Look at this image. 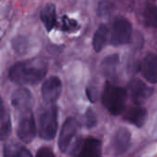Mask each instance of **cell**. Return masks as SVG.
I'll return each mask as SVG.
<instances>
[{
  "mask_svg": "<svg viewBox=\"0 0 157 157\" xmlns=\"http://www.w3.org/2000/svg\"><path fill=\"white\" fill-rule=\"evenodd\" d=\"M46 73L44 63L32 59L15 63L9 71V78L19 85H36L45 77Z\"/></svg>",
  "mask_w": 157,
  "mask_h": 157,
  "instance_id": "obj_1",
  "label": "cell"
},
{
  "mask_svg": "<svg viewBox=\"0 0 157 157\" xmlns=\"http://www.w3.org/2000/svg\"><path fill=\"white\" fill-rule=\"evenodd\" d=\"M127 91L111 83L105 85L102 94V103L112 115H120L126 107Z\"/></svg>",
  "mask_w": 157,
  "mask_h": 157,
  "instance_id": "obj_2",
  "label": "cell"
},
{
  "mask_svg": "<svg viewBox=\"0 0 157 157\" xmlns=\"http://www.w3.org/2000/svg\"><path fill=\"white\" fill-rule=\"evenodd\" d=\"M57 108L52 105L46 108L40 114L39 120V134L43 140H52L57 132Z\"/></svg>",
  "mask_w": 157,
  "mask_h": 157,
  "instance_id": "obj_3",
  "label": "cell"
},
{
  "mask_svg": "<svg viewBox=\"0 0 157 157\" xmlns=\"http://www.w3.org/2000/svg\"><path fill=\"white\" fill-rule=\"evenodd\" d=\"M132 34V26L129 19L123 17L115 18L112 24V31L110 42L114 46H121L127 44Z\"/></svg>",
  "mask_w": 157,
  "mask_h": 157,
  "instance_id": "obj_4",
  "label": "cell"
},
{
  "mask_svg": "<svg viewBox=\"0 0 157 157\" xmlns=\"http://www.w3.org/2000/svg\"><path fill=\"white\" fill-rule=\"evenodd\" d=\"M80 130V124L75 118H68L61 130L58 145L63 153H66L70 150L71 145L76 138Z\"/></svg>",
  "mask_w": 157,
  "mask_h": 157,
  "instance_id": "obj_5",
  "label": "cell"
},
{
  "mask_svg": "<svg viewBox=\"0 0 157 157\" xmlns=\"http://www.w3.org/2000/svg\"><path fill=\"white\" fill-rule=\"evenodd\" d=\"M36 124L30 110L24 111L17 126V136L21 142L29 144L36 136Z\"/></svg>",
  "mask_w": 157,
  "mask_h": 157,
  "instance_id": "obj_6",
  "label": "cell"
},
{
  "mask_svg": "<svg viewBox=\"0 0 157 157\" xmlns=\"http://www.w3.org/2000/svg\"><path fill=\"white\" fill-rule=\"evenodd\" d=\"M153 88L148 86L139 78H133L128 85V92L136 104H141L149 98L153 94Z\"/></svg>",
  "mask_w": 157,
  "mask_h": 157,
  "instance_id": "obj_7",
  "label": "cell"
},
{
  "mask_svg": "<svg viewBox=\"0 0 157 157\" xmlns=\"http://www.w3.org/2000/svg\"><path fill=\"white\" fill-rule=\"evenodd\" d=\"M132 135L126 128H120L112 137L110 148L112 154L115 155H121L125 154L131 146Z\"/></svg>",
  "mask_w": 157,
  "mask_h": 157,
  "instance_id": "obj_8",
  "label": "cell"
},
{
  "mask_svg": "<svg viewBox=\"0 0 157 157\" xmlns=\"http://www.w3.org/2000/svg\"><path fill=\"white\" fill-rule=\"evenodd\" d=\"M62 93V82L56 76L48 78L42 85L41 94L43 99L48 103L55 102Z\"/></svg>",
  "mask_w": 157,
  "mask_h": 157,
  "instance_id": "obj_9",
  "label": "cell"
},
{
  "mask_svg": "<svg viewBox=\"0 0 157 157\" xmlns=\"http://www.w3.org/2000/svg\"><path fill=\"white\" fill-rule=\"evenodd\" d=\"M75 152L77 157H101V142L96 138L88 137L78 144Z\"/></svg>",
  "mask_w": 157,
  "mask_h": 157,
  "instance_id": "obj_10",
  "label": "cell"
},
{
  "mask_svg": "<svg viewBox=\"0 0 157 157\" xmlns=\"http://www.w3.org/2000/svg\"><path fill=\"white\" fill-rule=\"evenodd\" d=\"M140 71L148 82L157 83V54H147L140 65Z\"/></svg>",
  "mask_w": 157,
  "mask_h": 157,
  "instance_id": "obj_11",
  "label": "cell"
},
{
  "mask_svg": "<svg viewBox=\"0 0 157 157\" xmlns=\"http://www.w3.org/2000/svg\"><path fill=\"white\" fill-rule=\"evenodd\" d=\"M11 102L14 108L18 110H22L23 112L29 110L32 104L31 93L26 88H17L12 94Z\"/></svg>",
  "mask_w": 157,
  "mask_h": 157,
  "instance_id": "obj_12",
  "label": "cell"
},
{
  "mask_svg": "<svg viewBox=\"0 0 157 157\" xmlns=\"http://www.w3.org/2000/svg\"><path fill=\"white\" fill-rule=\"evenodd\" d=\"M124 118L130 123L140 128L144 125L147 120V111L144 107L141 106L132 107L125 112Z\"/></svg>",
  "mask_w": 157,
  "mask_h": 157,
  "instance_id": "obj_13",
  "label": "cell"
},
{
  "mask_svg": "<svg viewBox=\"0 0 157 157\" xmlns=\"http://www.w3.org/2000/svg\"><path fill=\"white\" fill-rule=\"evenodd\" d=\"M120 63L118 54H111L107 56L100 65V71L103 75L109 79H115L117 76V68Z\"/></svg>",
  "mask_w": 157,
  "mask_h": 157,
  "instance_id": "obj_14",
  "label": "cell"
},
{
  "mask_svg": "<svg viewBox=\"0 0 157 157\" xmlns=\"http://www.w3.org/2000/svg\"><path fill=\"white\" fill-rule=\"evenodd\" d=\"M11 132V121L4 101L0 97V140H6Z\"/></svg>",
  "mask_w": 157,
  "mask_h": 157,
  "instance_id": "obj_15",
  "label": "cell"
},
{
  "mask_svg": "<svg viewBox=\"0 0 157 157\" xmlns=\"http://www.w3.org/2000/svg\"><path fill=\"white\" fill-rule=\"evenodd\" d=\"M40 19L46 29L51 31L56 24V8L53 4H47L40 11Z\"/></svg>",
  "mask_w": 157,
  "mask_h": 157,
  "instance_id": "obj_16",
  "label": "cell"
},
{
  "mask_svg": "<svg viewBox=\"0 0 157 157\" xmlns=\"http://www.w3.org/2000/svg\"><path fill=\"white\" fill-rule=\"evenodd\" d=\"M109 29L105 24H101L97 29L93 38V47L97 52H99L106 46L109 39Z\"/></svg>",
  "mask_w": 157,
  "mask_h": 157,
  "instance_id": "obj_17",
  "label": "cell"
},
{
  "mask_svg": "<svg viewBox=\"0 0 157 157\" xmlns=\"http://www.w3.org/2000/svg\"><path fill=\"white\" fill-rule=\"evenodd\" d=\"M5 157H32L29 151L18 144L11 143L5 146L4 148Z\"/></svg>",
  "mask_w": 157,
  "mask_h": 157,
  "instance_id": "obj_18",
  "label": "cell"
},
{
  "mask_svg": "<svg viewBox=\"0 0 157 157\" xmlns=\"http://www.w3.org/2000/svg\"><path fill=\"white\" fill-rule=\"evenodd\" d=\"M144 21L148 27H157V6L153 4H148L144 10Z\"/></svg>",
  "mask_w": 157,
  "mask_h": 157,
  "instance_id": "obj_19",
  "label": "cell"
},
{
  "mask_svg": "<svg viewBox=\"0 0 157 157\" xmlns=\"http://www.w3.org/2000/svg\"><path fill=\"white\" fill-rule=\"evenodd\" d=\"M98 120L96 113L93 111V109H88L86 115H85V124L87 128H93L97 125Z\"/></svg>",
  "mask_w": 157,
  "mask_h": 157,
  "instance_id": "obj_20",
  "label": "cell"
},
{
  "mask_svg": "<svg viewBox=\"0 0 157 157\" xmlns=\"http://www.w3.org/2000/svg\"><path fill=\"white\" fill-rule=\"evenodd\" d=\"M27 46V40L24 38H17L13 41V48L17 52H22Z\"/></svg>",
  "mask_w": 157,
  "mask_h": 157,
  "instance_id": "obj_21",
  "label": "cell"
},
{
  "mask_svg": "<svg viewBox=\"0 0 157 157\" xmlns=\"http://www.w3.org/2000/svg\"><path fill=\"white\" fill-rule=\"evenodd\" d=\"M63 29L64 30H71V29H75L78 25H77V22L75 20H73V19H70L68 18L67 17H63Z\"/></svg>",
  "mask_w": 157,
  "mask_h": 157,
  "instance_id": "obj_22",
  "label": "cell"
},
{
  "mask_svg": "<svg viewBox=\"0 0 157 157\" xmlns=\"http://www.w3.org/2000/svg\"><path fill=\"white\" fill-rule=\"evenodd\" d=\"M86 95L89 98L90 101L92 102H96L97 101V98H98V90H97V87L94 86H90L86 88Z\"/></svg>",
  "mask_w": 157,
  "mask_h": 157,
  "instance_id": "obj_23",
  "label": "cell"
},
{
  "mask_svg": "<svg viewBox=\"0 0 157 157\" xmlns=\"http://www.w3.org/2000/svg\"><path fill=\"white\" fill-rule=\"evenodd\" d=\"M36 157H55L53 152L49 147H41L38 150Z\"/></svg>",
  "mask_w": 157,
  "mask_h": 157,
  "instance_id": "obj_24",
  "label": "cell"
}]
</instances>
